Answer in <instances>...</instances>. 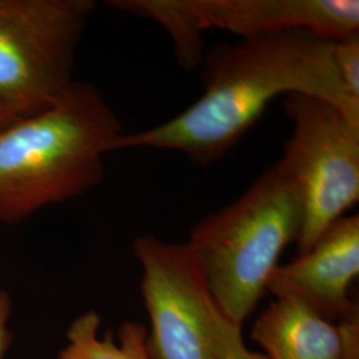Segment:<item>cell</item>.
<instances>
[{"instance_id":"4fadbf2b","label":"cell","mask_w":359,"mask_h":359,"mask_svg":"<svg viewBox=\"0 0 359 359\" xmlns=\"http://www.w3.org/2000/svg\"><path fill=\"white\" fill-rule=\"evenodd\" d=\"M243 327L228 321L222 314L216 325L218 359H268L245 346Z\"/></svg>"},{"instance_id":"9a60e30c","label":"cell","mask_w":359,"mask_h":359,"mask_svg":"<svg viewBox=\"0 0 359 359\" xmlns=\"http://www.w3.org/2000/svg\"><path fill=\"white\" fill-rule=\"evenodd\" d=\"M19 117L13 115V112L4 107L3 104H0V130L7 128L10 124H13V121H16Z\"/></svg>"},{"instance_id":"30bf717a","label":"cell","mask_w":359,"mask_h":359,"mask_svg":"<svg viewBox=\"0 0 359 359\" xmlns=\"http://www.w3.org/2000/svg\"><path fill=\"white\" fill-rule=\"evenodd\" d=\"M102 318L96 311H86L74 320L67 333V345L57 359H151L147 348L148 327L139 322L121 323L114 334L99 335Z\"/></svg>"},{"instance_id":"3957f363","label":"cell","mask_w":359,"mask_h":359,"mask_svg":"<svg viewBox=\"0 0 359 359\" xmlns=\"http://www.w3.org/2000/svg\"><path fill=\"white\" fill-rule=\"evenodd\" d=\"M304 225V203L293 180L268 168L229 205L203 218L187 241L210 293L228 321L241 326L266 294L271 273Z\"/></svg>"},{"instance_id":"52a82bcc","label":"cell","mask_w":359,"mask_h":359,"mask_svg":"<svg viewBox=\"0 0 359 359\" xmlns=\"http://www.w3.org/2000/svg\"><path fill=\"white\" fill-rule=\"evenodd\" d=\"M359 274V216H344L322 233L308 252L278 265L270 276L266 293L313 309L339 323L359 317L348 297Z\"/></svg>"},{"instance_id":"9c48e42d","label":"cell","mask_w":359,"mask_h":359,"mask_svg":"<svg viewBox=\"0 0 359 359\" xmlns=\"http://www.w3.org/2000/svg\"><path fill=\"white\" fill-rule=\"evenodd\" d=\"M252 339L268 359H344L341 323L287 298H276L255 322Z\"/></svg>"},{"instance_id":"7c38bea8","label":"cell","mask_w":359,"mask_h":359,"mask_svg":"<svg viewBox=\"0 0 359 359\" xmlns=\"http://www.w3.org/2000/svg\"><path fill=\"white\" fill-rule=\"evenodd\" d=\"M333 60L342 86L359 100V34L334 43Z\"/></svg>"},{"instance_id":"6da1fadb","label":"cell","mask_w":359,"mask_h":359,"mask_svg":"<svg viewBox=\"0 0 359 359\" xmlns=\"http://www.w3.org/2000/svg\"><path fill=\"white\" fill-rule=\"evenodd\" d=\"M334 43L304 29L224 43L205 52L203 95L173 118L123 133L115 151H176L209 165L221 160L280 95L301 93L333 104L359 124V100L342 86Z\"/></svg>"},{"instance_id":"8fae6325","label":"cell","mask_w":359,"mask_h":359,"mask_svg":"<svg viewBox=\"0 0 359 359\" xmlns=\"http://www.w3.org/2000/svg\"><path fill=\"white\" fill-rule=\"evenodd\" d=\"M108 6L123 13L149 19L167 31L180 65L191 69L205 56V32L191 8L189 0H109Z\"/></svg>"},{"instance_id":"5b68a950","label":"cell","mask_w":359,"mask_h":359,"mask_svg":"<svg viewBox=\"0 0 359 359\" xmlns=\"http://www.w3.org/2000/svg\"><path fill=\"white\" fill-rule=\"evenodd\" d=\"M293 129L276 163L304 203L297 256L308 252L359 200V124L333 104L301 93L285 96Z\"/></svg>"},{"instance_id":"ba28073f","label":"cell","mask_w":359,"mask_h":359,"mask_svg":"<svg viewBox=\"0 0 359 359\" xmlns=\"http://www.w3.org/2000/svg\"><path fill=\"white\" fill-rule=\"evenodd\" d=\"M201 28L240 39L304 29L341 41L359 34L358 0H189Z\"/></svg>"},{"instance_id":"7a4b0ae2","label":"cell","mask_w":359,"mask_h":359,"mask_svg":"<svg viewBox=\"0 0 359 359\" xmlns=\"http://www.w3.org/2000/svg\"><path fill=\"white\" fill-rule=\"evenodd\" d=\"M123 133L103 93L77 80L48 109L0 130V225L97 187Z\"/></svg>"},{"instance_id":"5bb4252c","label":"cell","mask_w":359,"mask_h":359,"mask_svg":"<svg viewBox=\"0 0 359 359\" xmlns=\"http://www.w3.org/2000/svg\"><path fill=\"white\" fill-rule=\"evenodd\" d=\"M13 313V299L6 290H0V359L4 357V353L10 345L11 335L8 332V321Z\"/></svg>"},{"instance_id":"277c9868","label":"cell","mask_w":359,"mask_h":359,"mask_svg":"<svg viewBox=\"0 0 359 359\" xmlns=\"http://www.w3.org/2000/svg\"><path fill=\"white\" fill-rule=\"evenodd\" d=\"M95 8L93 0H0V104L26 117L65 96Z\"/></svg>"},{"instance_id":"8992f818","label":"cell","mask_w":359,"mask_h":359,"mask_svg":"<svg viewBox=\"0 0 359 359\" xmlns=\"http://www.w3.org/2000/svg\"><path fill=\"white\" fill-rule=\"evenodd\" d=\"M133 253L142 270L151 359H218L216 325L222 314L188 243L137 237Z\"/></svg>"}]
</instances>
